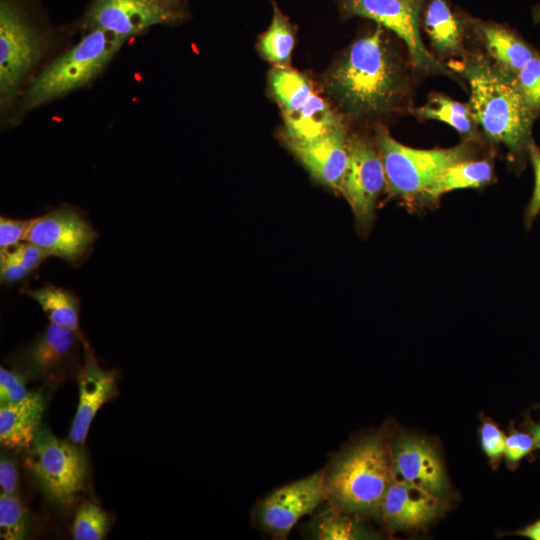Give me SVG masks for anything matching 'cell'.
<instances>
[{
	"instance_id": "cell-25",
	"label": "cell",
	"mask_w": 540,
	"mask_h": 540,
	"mask_svg": "<svg viewBox=\"0 0 540 540\" xmlns=\"http://www.w3.org/2000/svg\"><path fill=\"white\" fill-rule=\"evenodd\" d=\"M310 535L320 540H352L372 538L358 521V517L340 511L332 506L313 519Z\"/></svg>"
},
{
	"instance_id": "cell-22",
	"label": "cell",
	"mask_w": 540,
	"mask_h": 540,
	"mask_svg": "<svg viewBox=\"0 0 540 540\" xmlns=\"http://www.w3.org/2000/svg\"><path fill=\"white\" fill-rule=\"evenodd\" d=\"M268 80L283 116L299 111L315 94L309 78L289 66H275Z\"/></svg>"
},
{
	"instance_id": "cell-29",
	"label": "cell",
	"mask_w": 540,
	"mask_h": 540,
	"mask_svg": "<svg viewBox=\"0 0 540 540\" xmlns=\"http://www.w3.org/2000/svg\"><path fill=\"white\" fill-rule=\"evenodd\" d=\"M28 515L18 495H0V536L21 540L28 534Z\"/></svg>"
},
{
	"instance_id": "cell-13",
	"label": "cell",
	"mask_w": 540,
	"mask_h": 540,
	"mask_svg": "<svg viewBox=\"0 0 540 540\" xmlns=\"http://www.w3.org/2000/svg\"><path fill=\"white\" fill-rule=\"evenodd\" d=\"M393 479L420 486L442 497L448 489L437 451L422 438L402 434L390 441Z\"/></svg>"
},
{
	"instance_id": "cell-5",
	"label": "cell",
	"mask_w": 540,
	"mask_h": 540,
	"mask_svg": "<svg viewBox=\"0 0 540 540\" xmlns=\"http://www.w3.org/2000/svg\"><path fill=\"white\" fill-rule=\"evenodd\" d=\"M386 187L393 197L404 200L420 198L431 184L451 165L468 159L470 146L460 144L447 149H416L396 141L384 127L376 131Z\"/></svg>"
},
{
	"instance_id": "cell-9",
	"label": "cell",
	"mask_w": 540,
	"mask_h": 540,
	"mask_svg": "<svg viewBox=\"0 0 540 540\" xmlns=\"http://www.w3.org/2000/svg\"><path fill=\"white\" fill-rule=\"evenodd\" d=\"M385 186V171L378 150L363 138H348V166L340 193L347 200L360 231L370 229L377 200Z\"/></svg>"
},
{
	"instance_id": "cell-14",
	"label": "cell",
	"mask_w": 540,
	"mask_h": 540,
	"mask_svg": "<svg viewBox=\"0 0 540 540\" xmlns=\"http://www.w3.org/2000/svg\"><path fill=\"white\" fill-rule=\"evenodd\" d=\"M285 141L317 182L340 192L348 166V138L343 124L313 139Z\"/></svg>"
},
{
	"instance_id": "cell-28",
	"label": "cell",
	"mask_w": 540,
	"mask_h": 540,
	"mask_svg": "<svg viewBox=\"0 0 540 540\" xmlns=\"http://www.w3.org/2000/svg\"><path fill=\"white\" fill-rule=\"evenodd\" d=\"M110 517L97 503L88 501L76 511L72 535L75 540H101L110 527Z\"/></svg>"
},
{
	"instance_id": "cell-23",
	"label": "cell",
	"mask_w": 540,
	"mask_h": 540,
	"mask_svg": "<svg viewBox=\"0 0 540 540\" xmlns=\"http://www.w3.org/2000/svg\"><path fill=\"white\" fill-rule=\"evenodd\" d=\"M425 29L441 53L456 54L462 47V27L444 0H432L425 14Z\"/></svg>"
},
{
	"instance_id": "cell-4",
	"label": "cell",
	"mask_w": 540,
	"mask_h": 540,
	"mask_svg": "<svg viewBox=\"0 0 540 540\" xmlns=\"http://www.w3.org/2000/svg\"><path fill=\"white\" fill-rule=\"evenodd\" d=\"M125 41L108 31L92 29L31 80L17 116L89 84L104 70Z\"/></svg>"
},
{
	"instance_id": "cell-37",
	"label": "cell",
	"mask_w": 540,
	"mask_h": 540,
	"mask_svg": "<svg viewBox=\"0 0 540 540\" xmlns=\"http://www.w3.org/2000/svg\"><path fill=\"white\" fill-rule=\"evenodd\" d=\"M30 270L25 268L8 250L1 251L0 254V280L3 285H13L26 279Z\"/></svg>"
},
{
	"instance_id": "cell-1",
	"label": "cell",
	"mask_w": 540,
	"mask_h": 540,
	"mask_svg": "<svg viewBox=\"0 0 540 540\" xmlns=\"http://www.w3.org/2000/svg\"><path fill=\"white\" fill-rule=\"evenodd\" d=\"M328 91L349 113L385 112L401 92L398 67L378 28L358 39L325 81Z\"/></svg>"
},
{
	"instance_id": "cell-10",
	"label": "cell",
	"mask_w": 540,
	"mask_h": 540,
	"mask_svg": "<svg viewBox=\"0 0 540 540\" xmlns=\"http://www.w3.org/2000/svg\"><path fill=\"white\" fill-rule=\"evenodd\" d=\"M325 500V471H318L273 491L258 505L256 518L273 538L286 539L295 524Z\"/></svg>"
},
{
	"instance_id": "cell-21",
	"label": "cell",
	"mask_w": 540,
	"mask_h": 540,
	"mask_svg": "<svg viewBox=\"0 0 540 540\" xmlns=\"http://www.w3.org/2000/svg\"><path fill=\"white\" fill-rule=\"evenodd\" d=\"M22 292L41 307L51 324L78 332L80 302L73 292L54 285Z\"/></svg>"
},
{
	"instance_id": "cell-42",
	"label": "cell",
	"mask_w": 540,
	"mask_h": 540,
	"mask_svg": "<svg viewBox=\"0 0 540 540\" xmlns=\"http://www.w3.org/2000/svg\"><path fill=\"white\" fill-rule=\"evenodd\" d=\"M407 1H415V0H407Z\"/></svg>"
},
{
	"instance_id": "cell-32",
	"label": "cell",
	"mask_w": 540,
	"mask_h": 540,
	"mask_svg": "<svg viewBox=\"0 0 540 540\" xmlns=\"http://www.w3.org/2000/svg\"><path fill=\"white\" fill-rule=\"evenodd\" d=\"M35 218L29 219H12L1 216L0 218V249L1 251L9 250L23 240L25 241L27 234L34 222Z\"/></svg>"
},
{
	"instance_id": "cell-3",
	"label": "cell",
	"mask_w": 540,
	"mask_h": 540,
	"mask_svg": "<svg viewBox=\"0 0 540 540\" xmlns=\"http://www.w3.org/2000/svg\"><path fill=\"white\" fill-rule=\"evenodd\" d=\"M393 478L390 440L376 432L344 449L325 470L327 500L356 517L375 515Z\"/></svg>"
},
{
	"instance_id": "cell-11",
	"label": "cell",
	"mask_w": 540,
	"mask_h": 540,
	"mask_svg": "<svg viewBox=\"0 0 540 540\" xmlns=\"http://www.w3.org/2000/svg\"><path fill=\"white\" fill-rule=\"evenodd\" d=\"M349 16L372 19L400 37L408 47L413 64L425 71L446 72L423 44L418 25L419 5L407 0H340Z\"/></svg>"
},
{
	"instance_id": "cell-30",
	"label": "cell",
	"mask_w": 540,
	"mask_h": 540,
	"mask_svg": "<svg viewBox=\"0 0 540 540\" xmlns=\"http://www.w3.org/2000/svg\"><path fill=\"white\" fill-rule=\"evenodd\" d=\"M515 77L527 105L540 112V56L534 55Z\"/></svg>"
},
{
	"instance_id": "cell-24",
	"label": "cell",
	"mask_w": 540,
	"mask_h": 540,
	"mask_svg": "<svg viewBox=\"0 0 540 540\" xmlns=\"http://www.w3.org/2000/svg\"><path fill=\"white\" fill-rule=\"evenodd\" d=\"M482 35L490 55L503 69L517 74L534 56L532 50L511 32L498 26H486Z\"/></svg>"
},
{
	"instance_id": "cell-40",
	"label": "cell",
	"mask_w": 540,
	"mask_h": 540,
	"mask_svg": "<svg viewBox=\"0 0 540 540\" xmlns=\"http://www.w3.org/2000/svg\"><path fill=\"white\" fill-rule=\"evenodd\" d=\"M529 431L534 439L535 448L540 449V422H538L537 424H532L529 427Z\"/></svg>"
},
{
	"instance_id": "cell-38",
	"label": "cell",
	"mask_w": 540,
	"mask_h": 540,
	"mask_svg": "<svg viewBox=\"0 0 540 540\" xmlns=\"http://www.w3.org/2000/svg\"><path fill=\"white\" fill-rule=\"evenodd\" d=\"M0 487L1 493L16 495L18 489V471L15 460L6 452L0 459Z\"/></svg>"
},
{
	"instance_id": "cell-17",
	"label": "cell",
	"mask_w": 540,
	"mask_h": 540,
	"mask_svg": "<svg viewBox=\"0 0 540 540\" xmlns=\"http://www.w3.org/2000/svg\"><path fill=\"white\" fill-rule=\"evenodd\" d=\"M78 332L54 324L40 333L18 356L28 376L46 377L58 370L71 356Z\"/></svg>"
},
{
	"instance_id": "cell-16",
	"label": "cell",
	"mask_w": 540,
	"mask_h": 540,
	"mask_svg": "<svg viewBox=\"0 0 540 540\" xmlns=\"http://www.w3.org/2000/svg\"><path fill=\"white\" fill-rule=\"evenodd\" d=\"M116 372L101 368L90 355L79 374V401L69 432V440L81 446L98 410L115 392Z\"/></svg>"
},
{
	"instance_id": "cell-33",
	"label": "cell",
	"mask_w": 540,
	"mask_h": 540,
	"mask_svg": "<svg viewBox=\"0 0 540 540\" xmlns=\"http://www.w3.org/2000/svg\"><path fill=\"white\" fill-rule=\"evenodd\" d=\"M535 448V442L530 433L513 431L506 436L504 459L509 468L514 469L520 461Z\"/></svg>"
},
{
	"instance_id": "cell-2",
	"label": "cell",
	"mask_w": 540,
	"mask_h": 540,
	"mask_svg": "<svg viewBox=\"0 0 540 540\" xmlns=\"http://www.w3.org/2000/svg\"><path fill=\"white\" fill-rule=\"evenodd\" d=\"M464 74L476 123L490 140L503 144L513 158L521 160L532 144L535 113L525 102L515 75L483 59L469 63Z\"/></svg>"
},
{
	"instance_id": "cell-31",
	"label": "cell",
	"mask_w": 540,
	"mask_h": 540,
	"mask_svg": "<svg viewBox=\"0 0 540 540\" xmlns=\"http://www.w3.org/2000/svg\"><path fill=\"white\" fill-rule=\"evenodd\" d=\"M506 435L497 424L485 420L480 427L482 450L495 468L504 457Z\"/></svg>"
},
{
	"instance_id": "cell-18",
	"label": "cell",
	"mask_w": 540,
	"mask_h": 540,
	"mask_svg": "<svg viewBox=\"0 0 540 540\" xmlns=\"http://www.w3.org/2000/svg\"><path fill=\"white\" fill-rule=\"evenodd\" d=\"M46 402L42 391H34L18 402L0 405L1 445L12 450L27 451L42 424Z\"/></svg>"
},
{
	"instance_id": "cell-8",
	"label": "cell",
	"mask_w": 540,
	"mask_h": 540,
	"mask_svg": "<svg viewBox=\"0 0 540 540\" xmlns=\"http://www.w3.org/2000/svg\"><path fill=\"white\" fill-rule=\"evenodd\" d=\"M97 236L76 208L61 206L36 217L25 241L40 247L48 256L77 267L92 252Z\"/></svg>"
},
{
	"instance_id": "cell-34",
	"label": "cell",
	"mask_w": 540,
	"mask_h": 540,
	"mask_svg": "<svg viewBox=\"0 0 540 540\" xmlns=\"http://www.w3.org/2000/svg\"><path fill=\"white\" fill-rule=\"evenodd\" d=\"M29 393L21 375L0 368V405L18 402Z\"/></svg>"
},
{
	"instance_id": "cell-6",
	"label": "cell",
	"mask_w": 540,
	"mask_h": 540,
	"mask_svg": "<svg viewBox=\"0 0 540 540\" xmlns=\"http://www.w3.org/2000/svg\"><path fill=\"white\" fill-rule=\"evenodd\" d=\"M26 452V467L47 500L58 507H70L87 478L88 463L83 449L59 439L41 424Z\"/></svg>"
},
{
	"instance_id": "cell-19",
	"label": "cell",
	"mask_w": 540,
	"mask_h": 540,
	"mask_svg": "<svg viewBox=\"0 0 540 540\" xmlns=\"http://www.w3.org/2000/svg\"><path fill=\"white\" fill-rule=\"evenodd\" d=\"M285 139L306 140L325 135L342 124L324 99L314 94L299 111L284 115Z\"/></svg>"
},
{
	"instance_id": "cell-27",
	"label": "cell",
	"mask_w": 540,
	"mask_h": 540,
	"mask_svg": "<svg viewBox=\"0 0 540 540\" xmlns=\"http://www.w3.org/2000/svg\"><path fill=\"white\" fill-rule=\"evenodd\" d=\"M416 114L425 119L442 121L464 136H473L476 121L469 105L456 102L443 95H433L426 105L416 109Z\"/></svg>"
},
{
	"instance_id": "cell-12",
	"label": "cell",
	"mask_w": 540,
	"mask_h": 540,
	"mask_svg": "<svg viewBox=\"0 0 540 540\" xmlns=\"http://www.w3.org/2000/svg\"><path fill=\"white\" fill-rule=\"evenodd\" d=\"M178 5L155 0H93L86 23L127 40L156 24H169L182 18Z\"/></svg>"
},
{
	"instance_id": "cell-15",
	"label": "cell",
	"mask_w": 540,
	"mask_h": 540,
	"mask_svg": "<svg viewBox=\"0 0 540 540\" xmlns=\"http://www.w3.org/2000/svg\"><path fill=\"white\" fill-rule=\"evenodd\" d=\"M441 498L406 481L393 479L383 498L380 514L391 529L419 528L441 511Z\"/></svg>"
},
{
	"instance_id": "cell-41",
	"label": "cell",
	"mask_w": 540,
	"mask_h": 540,
	"mask_svg": "<svg viewBox=\"0 0 540 540\" xmlns=\"http://www.w3.org/2000/svg\"><path fill=\"white\" fill-rule=\"evenodd\" d=\"M162 3L172 4V5H179L178 0H155Z\"/></svg>"
},
{
	"instance_id": "cell-35",
	"label": "cell",
	"mask_w": 540,
	"mask_h": 540,
	"mask_svg": "<svg viewBox=\"0 0 540 540\" xmlns=\"http://www.w3.org/2000/svg\"><path fill=\"white\" fill-rule=\"evenodd\" d=\"M529 155L534 170V189L524 214L526 228L529 229L540 214V149L533 143L529 147Z\"/></svg>"
},
{
	"instance_id": "cell-26",
	"label": "cell",
	"mask_w": 540,
	"mask_h": 540,
	"mask_svg": "<svg viewBox=\"0 0 540 540\" xmlns=\"http://www.w3.org/2000/svg\"><path fill=\"white\" fill-rule=\"evenodd\" d=\"M273 6L272 22L260 37L259 51L275 66H289L295 42L293 28L277 5Z\"/></svg>"
},
{
	"instance_id": "cell-20",
	"label": "cell",
	"mask_w": 540,
	"mask_h": 540,
	"mask_svg": "<svg viewBox=\"0 0 540 540\" xmlns=\"http://www.w3.org/2000/svg\"><path fill=\"white\" fill-rule=\"evenodd\" d=\"M493 176L492 165L487 160H462L448 167L423 193L421 200L431 203L452 190L480 188Z\"/></svg>"
},
{
	"instance_id": "cell-7",
	"label": "cell",
	"mask_w": 540,
	"mask_h": 540,
	"mask_svg": "<svg viewBox=\"0 0 540 540\" xmlns=\"http://www.w3.org/2000/svg\"><path fill=\"white\" fill-rule=\"evenodd\" d=\"M42 53V39L14 0L0 1V105L6 112Z\"/></svg>"
},
{
	"instance_id": "cell-36",
	"label": "cell",
	"mask_w": 540,
	"mask_h": 540,
	"mask_svg": "<svg viewBox=\"0 0 540 540\" xmlns=\"http://www.w3.org/2000/svg\"><path fill=\"white\" fill-rule=\"evenodd\" d=\"M13 258L31 272L36 270L49 257L40 247L25 241L8 250Z\"/></svg>"
},
{
	"instance_id": "cell-39",
	"label": "cell",
	"mask_w": 540,
	"mask_h": 540,
	"mask_svg": "<svg viewBox=\"0 0 540 540\" xmlns=\"http://www.w3.org/2000/svg\"><path fill=\"white\" fill-rule=\"evenodd\" d=\"M512 534L523 536L531 540H540V519Z\"/></svg>"
}]
</instances>
